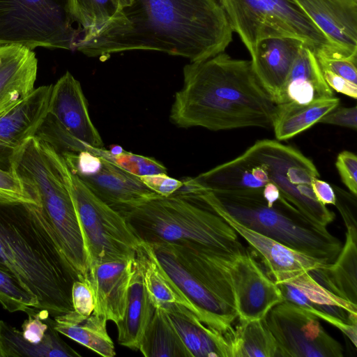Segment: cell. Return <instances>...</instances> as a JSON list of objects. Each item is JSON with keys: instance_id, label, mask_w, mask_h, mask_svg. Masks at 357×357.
<instances>
[{"instance_id": "1", "label": "cell", "mask_w": 357, "mask_h": 357, "mask_svg": "<svg viewBox=\"0 0 357 357\" xmlns=\"http://www.w3.org/2000/svg\"><path fill=\"white\" fill-rule=\"evenodd\" d=\"M233 30L217 0H132L75 50L108 59L132 50H151L201 61L224 52Z\"/></svg>"}, {"instance_id": "2", "label": "cell", "mask_w": 357, "mask_h": 357, "mask_svg": "<svg viewBox=\"0 0 357 357\" xmlns=\"http://www.w3.org/2000/svg\"><path fill=\"white\" fill-rule=\"evenodd\" d=\"M183 84L171 106L177 127L212 131L272 127L276 109L258 80L251 60L222 52L183 68Z\"/></svg>"}, {"instance_id": "3", "label": "cell", "mask_w": 357, "mask_h": 357, "mask_svg": "<svg viewBox=\"0 0 357 357\" xmlns=\"http://www.w3.org/2000/svg\"><path fill=\"white\" fill-rule=\"evenodd\" d=\"M0 265L10 270L52 317L73 310L78 280L39 205L0 201Z\"/></svg>"}, {"instance_id": "4", "label": "cell", "mask_w": 357, "mask_h": 357, "mask_svg": "<svg viewBox=\"0 0 357 357\" xmlns=\"http://www.w3.org/2000/svg\"><path fill=\"white\" fill-rule=\"evenodd\" d=\"M63 157L35 137L13 153L10 171L38 201L59 246L77 279L90 282L89 268Z\"/></svg>"}, {"instance_id": "5", "label": "cell", "mask_w": 357, "mask_h": 357, "mask_svg": "<svg viewBox=\"0 0 357 357\" xmlns=\"http://www.w3.org/2000/svg\"><path fill=\"white\" fill-rule=\"evenodd\" d=\"M261 190H205L195 197L292 250L325 263L335 260L342 243L326 227L307 218L282 196L268 206Z\"/></svg>"}, {"instance_id": "6", "label": "cell", "mask_w": 357, "mask_h": 357, "mask_svg": "<svg viewBox=\"0 0 357 357\" xmlns=\"http://www.w3.org/2000/svg\"><path fill=\"white\" fill-rule=\"evenodd\" d=\"M144 242L201 246L238 252L244 248L236 231L197 198L174 193L158 196L135 206L123 216Z\"/></svg>"}, {"instance_id": "7", "label": "cell", "mask_w": 357, "mask_h": 357, "mask_svg": "<svg viewBox=\"0 0 357 357\" xmlns=\"http://www.w3.org/2000/svg\"><path fill=\"white\" fill-rule=\"evenodd\" d=\"M150 245L162 268L200 317L220 331H234L232 324L238 313L225 264L229 252L201 246Z\"/></svg>"}, {"instance_id": "8", "label": "cell", "mask_w": 357, "mask_h": 357, "mask_svg": "<svg viewBox=\"0 0 357 357\" xmlns=\"http://www.w3.org/2000/svg\"><path fill=\"white\" fill-rule=\"evenodd\" d=\"M75 23L70 0H0V45L75 50Z\"/></svg>"}, {"instance_id": "9", "label": "cell", "mask_w": 357, "mask_h": 357, "mask_svg": "<svg viewBox=\"0 0 357 357\" xmlns=\"http://www.w3.org/2000/svg\"><path fill=\"white\" fill-rule=\"evenodd\" d=\"M220 3L250 56L257 43L268 38L298 39L314 53L333 45L293 0H222Z\"/></svg>"}, {"instance_id": "10", "label": "cell", "mask_w": 357, "mask_h": 357, "mask_svg": "<svg viewBox=\"0 0 357 357\" xmlns=\"http://www.w3.org/2000/svg\"><path fill=\"white\" fill-rule=\"evenodd\" d=\"M66 180L77 215L89 268L134 257L141 241L126 218L97 197L68 165Z\"/></svg>"}, {"instance_id": "11", "label": "cell", "mask_w": 357, "mask_h": 357, "mask_svg": "<svg viewBox=\"0 0 357 357\" xmlns=\"http://www.w3.org/2000/svg\"><path fill=\"white\" fill-rule=\"evenodd\" d=\"M273 335L280 356L342 357L343 348L328 335L319 319L287 301L275 305L262 319Z\"/></svg>"}, {"instance_id": "12", "label": "cell", "mask_w": 357, "mask_h": 357, "mask_svg": "<svg viewBox=\"0 0 357 357\" xmlns=\"http://www.w3.org/2000/svg\"><path fill=\"white\" fill-rule=\"evenodd\" d=\"M225 264L232 284L240 324L264 319L275 305L284 301L278 284L245 248L227 254Z\"/></svg>"}, {"instance_id": "13", "label": "cell", "mask_w": 357, "mask_h": 357, "mask_svg": "<svg viewBox=\"0 0 357 357\" xmlns=\"http://www.w3.org/2000/svg\"><path fill=\"white\" fill-rule=\"evenodd\" d=\"M208 206L221 216L261 257L268 275L276 284L288 283L300 274L325 264L243 225L218 206Z\"/></svg>"}, {"instance_id": "14", "label": "cell", "mask_w": 357, "mask_h": 357, "mask_svg": "<svg viewBox=\"0 0 357 357\" xmlns=\"http://www.w3.org/2000/svg\"><path fill=\"white\" fill-rule=\"evenodd\" d=\"M75 174L97 197L122 216L140 204L159 196L140 177L102 156L95 170Z\"/></svg>"}, {"instance_id": "15", "label": "cell", "mask_w": 357, "mask_h": 357, "mask_svg": "<svg viewBox=\"0 0 357 357\" xmlns=\"http://www.w3.org/2000/svg\"><path fill=\"white\" fill-rule=\"evenodd\" d=\"M47 113L76 139L93 148H103L101 137L90 118L81 84L70 72H66L52 85Z\"/></svg>"}, {"instance_id": "16", "label": "cell", "mask_w": 357, "mask_h": 357, "mask_svg": "<svg viewBox=\"0 0 357 357\" xmlns=\"http://www.w3.org/2000/svg\"><path fill=\"white\" fill-rule=\"evenodd\" d=\"M52 84L35 89L13 107L0 114V168L10 171L14 152L34 137L48 109Z\"/></svg>"}, {"instance_id": "17", "label": "cell", "mask_w": 357, "mask_h": 357, "mask_svg": "<svg viewBox=\"0 0 357 357\" xmlns=\"http://www.w3.org/2000/svg\"><path fill=\"white\" fill-rule=\"evenodd\" d=\"M192 357H235L236 329L224 332L180 304L161 307Z\"/></svg>"}, {"instance_id": "18", "label": "cell", "mask_w": 357, "mask_h": 357, "mask_svg": "<svg viewBox=\"0 0 357 357\" xmlns=\"http://www.w3.org/2000/svg\"><path fill=\"white\" fill-rule=\"evenodd\" d=\"M135 267L134 256L97 264L89 268V280L96 301L94 312L116 324L122 319Z\"/></svg>"}, {"instance_id": "19", "label": "cell", "mask_w": 357, "mask_h": 357, "mask_svg": "<svg viewBox=\"0 0 357 357\" xmlns=\"http://www.w3.org/2000/svg\"><path fill=\"white\" fill-rule=\"evenodd\" d=\"M333 45L357 52V0H293Z\"/></svg>"}, {"instance_id": "20", "label": "cell", "mask_w": 357, "mask_h": 357, "mask_svg": "<svg viewBox=\"0 0 357 357\" xmlns=\"http://www.w3.org/2000/svg\"><path fill=\"white\" fill-rule=\"evenodd\" d=\"M38 72L36 54L25 47L0 45V114L34 89Z\"/></svg>"}, {"instance_id": "21", "label": "cell", "mask_w": 357, "mask_h": 357, "mask_svg": "<svg viewBox=\"0 0 357 357\" xmlns=\"http://www.w3.org/2000/svg\"><path fill=\"white\" fill-rule=\"evenodd\" d=\"M303 44L293 38H268L255 46L251 56L252 68L274 103Z\"/></svg>"}, {"instance_id": "22", "label": "cell", "mask_w": 357, "mask_h": 357, "mask_svg": "<svg viewBox=\"0 0 357 357\" xmlns=\"http://www.w3.org/2000/svg\"><path fill=\"white\" fill-rule=\"evenodd\" d=\"M312 50L303 44L291 68L275 105L287 102L307 104L333 97Z\"/></svg>"}, {"instance_id": "23", "label": "cell", "mask_w": 357, "mask_h": 357, "mask_svg": "<svg viewBox=\"0 0 357 357\" xmlns=\"http://www.w3.org/2000/svg\"><path fill=\"white\" fill-rule=\"evenodd\" d=\"M344 245L333 263H325L310 271L321 286L357 305V228L347 227Z\"/></svg>"}, {"instance_id": "24", "label": "cell", "mask_w": 357, "mask_h": 357, "mask_svg": "<svg viewBox=\"0 0 357 357\" xmlns=\"http://www.w3.org/2000/svg\"><path fill=\"white\" fill-rule=\"evenodd\" d=\"M135 257L144 284L155 307L167 304H180L199 316L196 308L162 268L149 243L141 241L135 249Z\"/></svg>"}, {"instance_id": "25", "label": "cell", "mask_w": 357, "mask_h": 357, "mask_svg": "<svg viewBox=\"0 0 357 357\" xmlns=\"http://www.w3.org/2000/svg\"><path fill=\"white\" fill-rule=\"evenodd\" d=\"M155 308L136 261L135 270L128 288L124 314L116 324L118 342L129 349L138 350L141 338Z\"/></svg>"}, {"instance_id": "26", "label": "cell", "mask_w": 357, "mask_h": 357, "mask_svg": "<svg viewBox=\"0 0 357 357\" xmlns=\"http://www.w3.org/2000/svg\"><path fill=\"white\" fill-rule=\"evenodd\" d=\"M54 318V328L59 333L102 356L116 355L114 344L107 333L105 317L94 312L84 316L73 310Z\"/></svg>"}, {"instance_id": "27", "label": "cell", "mask_w": 357, "mask_h": 357, "mask_svg": "<svg viewBox=\"0 0 357 357\" xmlns=\"http://www.w3.org/2000/svg\"><path fill=\"white\" fill-rule=\"evenodd\" d=\"M335 96L307 104L287 102L276 105L272 127L276 139H291L312 127L328 112L340 105Z\"/></svg>"}, {"instance_id": "28", "label": "cell", "mask_w": 357, "mask_h": 357, "mask_svg": "<svg viewBox=\"0 0 357 357\" xmlns=\"http://www.w3.org/2000/svg\"><path fill=\"white\" fill-rule=\"evenodd\" d=\"M138 350L146 357H192L160 307L155 308Z\"/></svg>"}, {"instance_id": "29", "label": "cell", "mask_w": 357, "mask_h": 357, "mask_svg": "<svg viewBox=\"0 0 357 357\" xmlns=\"http://www.w3.org/2000/svg\"><path fill=\"white\" fill-rule=\"evenodd\" d=\"M79 357L81 355L62 339L34 344L26 340L22 331L0 320V357Z\"/></svg>"}, {"instance_id": "30", "label": "cell", "mask_w": 357, "mask_h": 357, "mask_svg": "<svg viewBox=\"0 0 357 357\" xmlns=\"http://www.w3.org/2000/svg\"><path fill=\"white\" fill-rule=\"evenodd\" d=\"M235 357H278L277 342L262 319L238 324Z\"/></svg>"}, {"instance_id": "31", "label": "cell", "mask_w": 357, "mask_h": 357, "mask_svg": "<svg viewBox=\"0 0 357 357\" xmlns=\"http://www.w3.org/2000/svg\"><path fill=\"white\" fill-rule=\"evenodd\" d=\"M73 17L81 31L80 39L94 35L117 12L115 0H70Z\"/></svg>"}, {"instance_id": "32", "label": "cell", "mask_w": 357, "mask_h": 357, "mask_svg": "<svg viewBox=\"0 0 357 357\" xmlns=\"http://www.w3.org/2000/svg\"><path fill=\"white\" fill-rule=\"evenodd\" d=\"M0 303L10 312L38 307V300L10 270L0 265Z\"/></svg>"}, {"instance_id": "33", "label": "cell", "mask_w": 357, "mask_h": 357, "mask_svg": "<svg viewBox=\"0 0 357 357\" xmlns=\"http://www.w3.org/2000/svg\"><path fill=\"white\" fill-rule=\"evenodd\" d=\"M287 284L297 288L307 299L314 303L339 306L349 314L357 315V305L336 296L319 284L309 272L300 274Z\"/></svg>"}, {"instance_id": "34", "label": "cell", "mask_w": 357, "mask_h": 357, "mask_svg": "<svg viewBox=\"0 0 357 357\" xmlns=\"http://www.w3.org/2000/svg\"><path fill=\"white\" fill-rule=\"evenodd\" d=\"M104 158L139 177L157 174H167L166 167L158 160L124 150L116 155L111 154L107 150V155Z\"/></svg>"}, {"instance_id": "35", "label": "cell", "mask_w": 357, "mask_h": 357, "mask_svg": "<svg viewBox=\"0 0 357 357\" xmlns=\"http://www.w3.org/2000/svg\"><path fill=\"white\" fill-rule=\"evenodd\" d=\"M0 201L18 202L39 205L38 201L10 170H3L1 168Z\"/></svg>"}, {"instance_id": "36", "label": "cell", "mask_w": 357, "mask_h": 357, "mask_svg": "<svg viewBox=\"0 0 357 357\" xmlns=\"http://www.w3.org/2000/svg\"><path fill=\"white\" fill-rule=\"evenodd\" d=\"M71 300L75 312L84 316L91 314L94 310L96 301L90 282L75 280L71 289Z\"/></svg>"}, {"instance_id": "37", "label": "cell", "mask_w": 357, "mask_h": 357, "mask_svg": "<svg viewBox=\"0 0 357 357\" xmlns=\"http://www.w3.org/2000/svg\"><path fill=\"white\" fill-rule=\"evenodd\" d=\"M335 167L342 182L349 191L357 196V156L349 151L340 152L337 157Z\"/></svg>"}, {"instance_id": "38", "label": "cell", "mask_w": 357, "mask_h": 357, "mask_svg": "<svg viewBox=\"0 0 357 357\" xmlns=\"http://www.w3.org/2000/svg\"><path fill=\"white\" fill-rule=\"evenodd\" d=\"M333 188L336 197L335 206L340 213L345 227L356 226L357 196L337 185Z\"/></svg>"}, {"instance_id": "39", "label": "cell", "mask_w": 357, "mask_h": 357, "mask_svg": "<svg viewBox=\"0 0 357 357\" xmlns=\"http://www.w3.org/2000/svg\"><path fill=\"white\" fill-rule=\"evenodd\" d=\"M141 180L153 192L162 197H168L176 192L183 185L181 180L157 174L140 176Z\"/></svg>"}, {"instance_id": "40", "label": "cell", "mask_w": 357, "mask_h": 357, "mask_svg": "<svg viewBox=\"0 0 357 357\" xmlns=\"http://www.w3.org/2000/svg\"><path fill=\"white\" fill-rule=\"evenodd\" d=\"M319 123L331 124L357 130V107H340L326 114L319 121Z\"/></svg>"}, {"instance_id": "41", "label": "cell", "mask_w": 357, "mask_h": 357, "mask_svg": "<svg viewBox=\"0 0 357 357\" xmlns=\"http://www.w3.org/2000/svg\"><path fill=\"white\" fill-rule=\"evenodd\" d=\"M327 84L338 93L344 94L354 99L357 98V84L327 70H321Z\"/></svg>"}, {"instance_id": "42", "label": "cell", "mask_w": 357, "mask_h": 357, "mask_svg": "<svg viewBox=\"0 0 357 357\" xmlns=\"http://www.w3.org/2000/svg\"><path fill=\"white\" fill-rule=\"evenodd\" d=\"M312 189L317 200L324 205L335 204L336 197L333 187L327 182L315 178L312 181Z\"/></svg>"}, {"instance_id": "43", "label": "cell", "mask_w": 357, "mask_h": 357, "mask_svg": "<svg viewBox=\"0 0 357 357\" xmlns=\"http://www.w3.org/2000/svg\"><path fill=\"white\" fill-rule=\"evenodd\" d=\"M261 192L263 197L270 206H271L281 197V194L278 188L271 182L266 184L262 188Z\"/></svg>"}, {"instance_id": "44", "label": "cell", "mask_w": 357, "mask_h": 357, "mask_svg": "<svg viewBox=\"0 0 357 357\" xmlns=\"http://www.w3.org/2000/svg\"><path fill=\"white\" fill-rule=\"evenodd\" d=\"M115 1L118 3L119 8L128 6L132 1V0H115Z\"/></svg>"}, {"instance_id": "45", "label": "cell", "mask_w": 357, "mask_h": 357, "mask_svg": "<svg viewBox=\"0 0 357 357\" xmlns=\"http://www.w3.org/2000/svg\"><path fill=\"white\" fill-rule=\"evenodd\" d=\"M222 0H219V2H220Z\"/></svg>"}]
</instances>
